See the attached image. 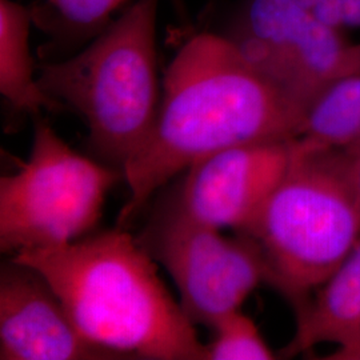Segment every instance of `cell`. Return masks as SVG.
Here are the masks:
<instances>
[{
	"instance_id": "1",
	"label": "cell",
	"mask_w": 360,
	"mask_h": 360,
	"mask_svg": "<svg viewBox=\"0 0 360 360\" xmlns=\"http://www.w3.org/2000/svg\"><path fill=\"white\" fill-rule=\"evenodd\" d=\"M162 89L154 129L123 169L129 196L117 217L122 229L193 163L240 144L295 139L303 120L226 35L188 39Z\"/></svg>"
},
{
	"instance_id": "2",
	"label": "cell",
	"mask_w": 360,
	"mask_h": 360,
	"mask_svg": "<svg viewBox=\"0 0 360 360\" xmlns=\"http://www.w3.org/2000/svg\"><path fill=\"white\" fill-rule=\"evenodd\" d=\"M13 257L38 270L79 331L119 359L207 360L156 260L122 227Z\"/></svg>"
},
{
	"instance_id": "3",
	"label": "cell",
	"mask_w": 360,
	"mask_h": 360,
	"mask_svg": "<svg viewBox=\"0 0 360 360\" xmlns=\"http://www.w3.org/2000/svg\"><path fill=\"white\" fill-rule=\"evenodd\" d=\"M159 0H136L84 50L38 65L41 91L82 116L91 150L122 172L147 142L159 112Z\"/></svg>"
},
{
	"instance_id": "4",
	"label": "cell",
	"mask_w": 360,
	"mask_h": 360,
	"mask_svg": "<svg viewBox=\"0 0 360 360\" xmlns=\"http://www.w3.org/2000/svg\"><path fill=\"white\" fill-rule=\"evenodd\" d=\"M257 245L267 284L295 315L360 239V208L343 151L295 139L292 162L255 220L243 232Z\"/></svg>"
},
{
	"instance_id": "5",
	"label": "cell",
	"mask_w": 360,
	"mask_h": 360,
	"mask_svg": "<svg viewBox=\"0 0 360 360\" xmlns=\"http://www.w3.org/2000/svg\"><path fill=\"white\" fill-rule=\"evenodd\" d=\"M122 178L119 168L79 154L39 119L26 162L0 179L1 252L15 257L90 235Z\"/></svg>"
},
{
	"instance_id": "6",
	"label": "cell",
	"mask_w": 360,
	"mask_h": 360,
	"mask_svg": "<svg viewBox=\"0 0 360 360\" xmlns=\"http://www.w3.org/2000/svg\"><path fill=\"white\" fill-rule=\"evenodd\" d=\"M224 35L303 116L336 79L359 74L355 43L295 0H245Z\"/></svg>"
},
{
	"instance_id": "7",
	"label": "cell",
	"mask_w": 360,
	"mask_h": 360,
	"mask_svg": "<svg viewBox=\"0 0 360 360\" xmlns=\"http://www.w3.org/2000/svg\"><path fill=\"white\" fill-rule=\"evenodd\" d=\"M138 239L167 271L195 326L211 328L267 283L263 257L245 233L229 236L199 224L150 219Z\"/></svg>"
},
{
	"instance_id": "8",
	"label": "cell",
	"mask_w": 360,
	"mask_h": 360,
	"mask_svg": "<svg viewBox=\"0 0 360 360\" xmlns=\"http://www.w3.org/2000/svg\"><path fill=\"white\" fill-rule=\"evenodd\" d=\"M295 139L240 144L193 163L160 191L151 220L245 231L287 174Z\"/></svg>"
},
{
	"instance_id": "9",
	"label": "cell",
	"mask_w": 360,
	"mask_h": 360,
	"mask_svg": "<svg viewBox=\"0 0 360 360\" xmlns=\"http://www.w3.org/2000/svg\"><path fill=\"white\" fill-rule=\"evenodd\" d=\"M0 359L115 360L79 331L49 281L15 257L0 267Z\"/></svg>"
},
{
	"instance_id": "10",
	"label": "cell",
	"mask_w": 360,
	"mask_h": 360,
	"mask_svg": "<svg viewBox=\"0 0 360 360\" xmlns=\"http://www.w3.org/2000/svg\"><path fill=\"white\" fill-rule=\"evenodd\" d=\"M295 319L294 338L281 352L285 358L323 343L342 347L359 342L360 239Z\"/></svg>"
},
{
	"instance_id": "11",
	"label": "cell",
	"mask_w": 360,
	"mask_h": 360,
	"mask_svg": "<svg viewBox=\"0 0 360 360\" xmlns=\"http://www.w3.org/2000/svg\"><path fill=\"white\" fill-rule=\"evenodd\" d=\"M34 15L13 0H0V92L16 111L38 115L41 108L63 110L39 86L38 65L30 51Z\"/></svg>"
},
{
	"instance_id": "12",
	"label": "cell",
	"mask_w": 360,
	"mask_h": 360,
	"mask_svg": "<svg viewBox=\"0 0 360 360\" xmlns=\"http://www.w3.org/2000/svg\"><path fill=\"white\" fill-rule=\"evenodd\" d=\"M297 139L312 147L351 151L360 147V74L339 77L304 112Z\"/></svg>"
},
{
	"instance_id": "13",
	"label": "cell",
	"mask_w": 360,
	"mask_h": 360,
	"mask_svg": "<svg viewBox=\"0 0 360 360\" xmlns=\"http://www.w3.org/2000/svg\"><path fill=\"white\" fill-rule=\"evenodd\" d=\"M211 330L207 360H272L276 355L257 330V324L242 309L227 314Z\"/></svg>"
},
{
	"instance_id": "14",
	"label": "cell",
	"mask_w": 360,
	"mask_h": 360,
	"mask_svg": "<svg viewBox=\"0 0 360 360\" xmlns=\"http://www.w3.org/2000/svg\"><path fill=\"white\" fill-rule=\"evenodd\" d=\"M124 0H46L59 19L80 32L95 31L108 26L111 13Z\"/></svg>"
},
{
	"instance_id": "15",
	"label": "cell",
	"mask_w": 360,
	"mask_h": 360,
	"mask_svg": "<svg viewBox=\"0 0 360 360\" xmlns=\"http://www.w3.org/2000/svg\"><path fill=\"white\" fill-rule=\"evenodd\" d=\"M312 13L338 30L360 27V0H323Z\"/></svg>"
},
{
	"instance_id": "16",
	"label": "cell",
	"mask_w": 360,
	"mask_h": 360,
	"mask_svg": "<svg viewBox=\"0 0 360 360\" xmlns=\"http://www.w3.org/2000/svg\"><path fill=\"white\" fill-rule=\"evenodd\" d=\"M343 154L348 181L360 208V147L351 151H343Z\"/></svg>"
},
{
	"instance_id": "17",
	"label": "cell",
	"mask_w": 360,
	"mask_h": 360,
	"mask_svg": "<svg viewBox=\"0 0 360 360\" xmlns=\"http://www.w3.org/2000/svg\"><path fill=\"white\" fill-rule=\"evenodd\" d=\"M324 360H360V340L348 346L336 347L335 351L323 356Z\"/></svg>"
},
{
	"instance_id": "18",
	"label": "cell",
	"mask_w": 360,
	"mask_h": 360,
	"mask_svg": "<svg viewBox=\"0 0 360 360\" xmlns=\"http://www.w3.org/2000/svg\"><path fill=\"white\" fill-rule=\"evenodd\" d=\"M295 1L312 13L322 3L323 0H295Z\"/></svg>"
},
{
	"instance_id": "19",
	"label": "cell",
	"mask_w": 360,
	"mask_h": 360,
	"mask_svg": "<svg viewBox=\"0 0 360 360\" xmlns=\"http://www.w3.org/2000/svg\"><path fill=\"white\" fill-rule=\"evenodd\" d=\"M356 47V60H358V71L360 74V43H355Z\"/></svg>"
}]
</instances>
